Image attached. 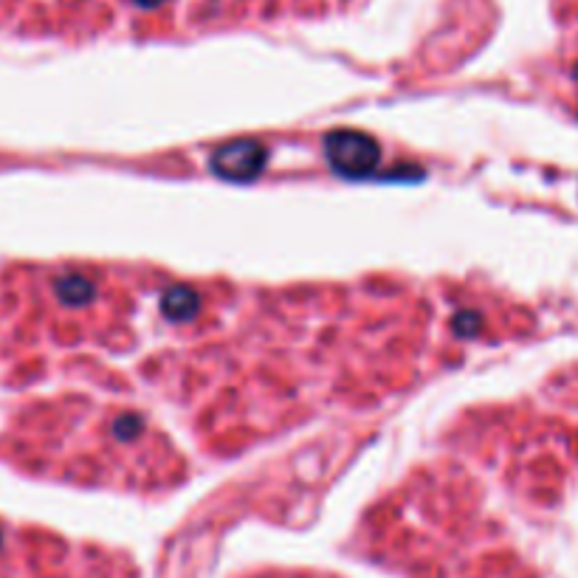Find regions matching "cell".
<instances>
[{"label":"cell","mask_w":578,"mask_h":578,"mask_svg":"<svg viewBox=\"0 0 578 578\" xmlns=\"http://www.w3.org/2000/svg\"><path fill=\"white\" fill-rule=\"evenodd\" d=\"M262 164H266V150L254 141H231L212 156V170L231 181L254 178Z\"/></svg>","instance_id":"7a4b0ae2"},{"label":"cell","mask_w":578,"mask_h":578,"mask_svg":"<svg viewBox=\"0 0 578 578\" xmlns=\"http://www.w3.org/2000/svg\"><path fill=\"white\" fill-rule=\"evenodd\" d=\"M325 153L330 167L341 175H367L378 164V144L367 133L339 130L325 139Z\"/></svg>","instance_id":"6da1fadb"},{"label":"cell","mask_w":578,"mask_h":578,"mask_svg":"<svg viewBox=\"0 0 578 578\" xmlns=\"http://www.w3.org/2000/svg\"><path fill=\"white\" fill-rule=\"evenodd\" d=\"M136 4H139L141 9H153V6H161L164 0H136Z\"/></svg>","instance_id":"3957f363"}]
</instances>
